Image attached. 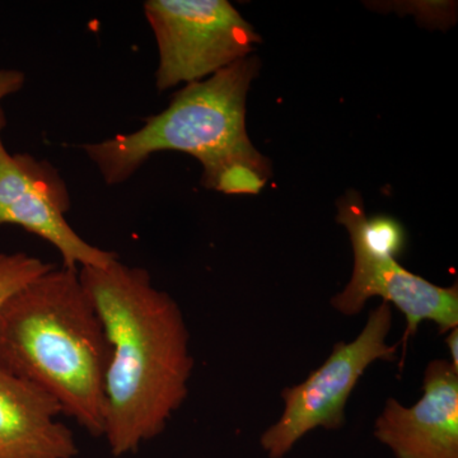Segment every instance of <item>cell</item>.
Masks as SVG:
<instances>
[{
  "mask_svg": "<svg viewBox=\"0 0 458 458\" xmlns=\"http://www.w3.org/2000/svg\"><path fill=\"white\" fill-rule=\"evenodd\" d=\"M51 267L53 265L23 252L0 254V310L9 298Z\"/></svg>",
  "mask_w": 458,
  "mask_h": 458,
  "instance_id": "30bf717a",
  "label": "cell"
},
{
  "mask_svg": "<svg viewBox=\"0 0 458 458\" xmlns=\"http://www.w3.org/2000/svg\"><path fill=\"white\" fill-rule=\"evenodd\" d=\"M259 69L258 57H243L207 80L186 84L140 131L86 144L83 150L107 185L125 182L150 157L165 150L197 158L207 189L216 190L222 174L237 165L269 179V159L258 152L246 131L247 93Z\"/></svg>",
  "mask_w": 458,
  "mask_h": 458,
  "instance_id": "3957f363",
  "label": "cell"
},
{
  "mask_svg": "<svg viewBox=\"0 0 458 458\" xmlns=\"http://www.w3.org/2000/svg\"><path fill=\"white\" fill-rule=\"evenodd\" d=\"M423 397L411 408L390 399L375 436L397 458H458V369L433 360L424 373Z\"/></svg>",
  "mask_w": 458,
  "mask_h": 458,
  "instance_id": "ba28073f",
  "label": "cell"
},
{
  "mask_svg": "<svg viewBox=\"0 0 458 458\" xmlns=\"http://www.w3.org/2000/svg\"><path fill=\"white\" fill-rule=\"evenodd\" d=\"M40 387L0 366V458H73V432Z\"/></svg>",
  "mask_w": 458,
  "mask_h": 458,
  "instance_id": "9c48e42d",
  "label": "cell"
},
{
  "mask_svg": "<svg viewBox=\"0 0 458 458\" xmlns=\"http://www.w3.org/2000/svg\"><path fill=\"white\" fill-rule=\"evenodd\" d=\"M354 269L351 282L331 300V306L346 316L358 315L372 297L394 303L405 315V339L415 335L419 325L430 319L441 333L458 325L457 283L451 288L434 285L401 267L393 258L372 254L357 241H352Z\"/></svg>",
  "mask_w": 458,
  "mask_h": 458,
  "instance_id": "52a82bcc",
  "label": "cell"
},
{
  "mask_svg": "<svg viewBox=\"0 0 458 458\" xmlns=\"http://www.w3.org/2000/svg\"><path fill=\"white\" fill-rule=\"evenodd\" d=\"M393 327V310L385 302L369 313L360 336L337 343L327 360L302 384L285 388L284 412L278 423L261 437V445L270 458H283L301 438L322 427L339 429L345 423L346 401L364 370L375 360H396L397 345L386 343Z\"/></svg>",
  "mask_w": 458,
  "mask_h": 458,
  "instance_id": "5b68a950",
  "label": "cell"
},
{
  "mask_svg": "<svg viewBox=\"0 0 458 458\" xmlns=\"http://www.w3.org/2000/svg\"><path fill=\"white\" fill-rule=\"evenodd\" d=\"M143 8L158 47L159 90L207 80L261 41L227 0H148Z\"/></svg>",
  "mask_w": 458,
  "mask_h": 458,
  "instance_id": "277c9868",
  "label": "cell"
},
{
  "mask_svg": "<svg viewBox=\"0 0 458 458\" xmlns=\"http://www.w3.org/2000/svg\"><path fill=\"white\" fill-rule=\"evenodd\" d=\"M26 77L17 69L0 68V101L23 89Z\"/></svg>",
  "mask_w": 458,
  "mask_h": 458,
  "instance_id": "7c38bea8",
  "label": "cell"
},
{
  "mask_svg": "<svg viewBox=\"0 0 458 458\" xmlns=\"http://www.w3.org/2000/svg\"><path fill=\"white\" fill-rule=\"evenodd\" d=\"M110 348L80 271L51 267L0 310V366L38 386L93 437H104Z\"/></svg>",
  "mask_w": 458,
  "mask_h": 458,
  "instance_id": "7a4b0ae2",
  "label": "cell"
},
{
  "mask_svg": "<svg viewBox=\"0 0 458 458\" xmlns=\"http://www.w3.org/2000/svg\"><path fill=\"white\" fill-rule=\"evenodd\" d=\"M5 114L0 106V225H20L51 243L63 267H104L119 259L83 240L65 219L69 197L64 182L47 162L12 156L3 143Z\"/></svg>",
  "mask_w": 458,
  "mask_h": 458,
  "instance_id": "8992f818",
  "label": "cell"
},
{
  "mask_svg": "<svg viewBox=\"0 0 458 458\" xmlns=\"http://www.w3.org/2000/svg\"><path fill=\"white\" fill-rule=\"evenodd\" d=\"M267 177L254 168L237 165L222 174L216 189L225 194H259Z\"/></svg>",
  "mask_w": 458,
  "mask_h": 458,
  "instance_id": "8fae6325",
  "label": "cell"
},
{
  "mask_svg": "<svg viewBox=\"0 0 458 458\" xmlns=\"http://www.w3.org/2000/svg\"><path fill=\"white\" fill-rule=\"evenodd\" d=\"M78 271L110 348L104 437L114 456H125L164 432L188 397L189 330L179 304L146 269L116 259Z\"/></svg>",
  "mask_w": 458,
  "mask_h": 458,
  "instance_id": "6da1fadb",
  "label": "cell"
},
{
  "mask_svg": "<svg viewBox=\"0 0 458 458\" xmlns=\"http://www.w3.org/2000/svg\"><path fill=\"white\" fill-rule=\"evenodd\" d=\"M448 348H450L451 352V364L454 367V369H458V330L457 327L454 328V330L450 331V335H448L447 339Z\"/></svg>",
  "mask_w": 458,
  "mask_h": 458,
  "instance_id": "4fadbf2b",
  "label": "cell"
}]
</instances>
